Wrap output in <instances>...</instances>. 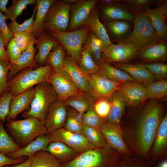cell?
Segmentation results:
<instances>
[{
    "mask_svg": "<svg viewBox=\"0 0 167 167\" xmlns=\"http://www.w3.org/2000/svg\"><path fill=\"white\" fill-rule=\"evenodd\" d=\"M161 106L156 101L151 102L141 116L137 131V139L139 148L143 154L149 152L155 138L161 122Z\"/></svg>",
    "mask_w": 167,
    "mask_h": 167,
    "instance_id": "cell-1",
    "label": "cell"
},
{
    "mask_svg": "<svg viewBox=\"0 0 167 167\" xmlns=\"http://www.w3.org/2000/svg\"><path fill=\"white\" fill-rule=\"evenodd\" d=\"M109 145L95 148L80 153L63 167H117L120 162L118 155Z\"/></svg>",
    "mask_w": 167,
    "mask_h": 167,
    "instance_id": "cell-2",
    "label": "cell"
},
{
    "mask_svg": "<svg viewBox=\"0 0 167 167\" xmlns=\"http://www.w3.org/2000/svg\"><path fill=\"white\" fill-rule=\"evenodd\" d=\"M33 67L24 69L8 81L6 90L13 96L18 95L40 83L47 82L53 71L52 67L49 64L40 66L36 69H33Z\"/></svg>",
    "mask_w": 167,
    "mask_h": 167,
    "instance_id": "cell-3",
    "label": "cell"
},
{
    "mask_svg": "<svg viewBox=\"0 0 167 167\" xmlns=\"http://www.w3.org/2000/svg\"><path fill=\"white\" fill-rule=\"evenodd\" d=\"M7 129L12 136L23 147L38 137L47 133L45 121L32 117L7 121Z\"/></svg>",
    "mask_w": 167,
    "mask_h": 167,
    "instance_id": "cell-4",
    "label": "cell"
},
{
    "mask_svg": "<svg viewBox=\"0 0 167 167\" xmlns=\"http://www.w3.org/2000/svg\"><path fill=\"white\" fill-rule=\"evenodd\" d=\"M35 94L28 111L22 112L25 118L32 117L44 121L49 108L58 99V96L52 86L47 82L36 84Z\"/></svg>",
    "mask_w": 167,
    "mask_h": 167,
    "instance_id": "cell-5",
    "label": "cell"
},
{
    "mask_svg": "<svg viewBox=\"0 0 167 167\" xmlns=\"http://www.w3.org/2000/svg\"><path fill=\"white\" fill-rule=\"evenodd\" d=\"M72 5L67 1H56L47 13L43 27L44 31H67Z\"/></svg>",
    "mask_w": 167,
    "mask_h": 167,
    "instance_id": "cell-6",
    "label": "cell"
},
{
    "mask_svg": "<svg viewBox=\"0 0 167 167\" xmlns=\"http://www.w3.org/2000/svg\"><path fill=\"white\" fill-rule=\"evenodd\" d=\"M90 31L87 27L69 32H47L63 46L69 56L77 63L83 45Z\"/></svg>",
    "mask_w": 167,
    "mask_h": 167,
    "instance_id": "cell-7",
    "label": "cell"
},
{
    "mask_svg": "<svg viewBox=\"0 0 167 167\" xmlns=\"http://www.w3.org/2000/svg\"><path fill=\"white\" fill-rule=\"evenodd\" d=\"M47 135L50 142H62L79 153L95 148L82 134L69 131L64 127L48 133Z\"/></svg>",
    "mask_w": 167,
    "mask_h": 167,
    "instance_id": "cell-8",
    "label": "cell"
},
{
    "mask_svg": "<svg viewBox=\"0 0 167 167\" xmlns=\"http://www.w3.org/2000/svg\"><path fill=\"white\" fill-rule=\"evenodd\" d=\"M47 82L53 87L58 100L64 102L69 97L83 92L74 84L63 70L51 73Z\"/></svg>",
    "mask_w": 167,
    "mask_h": 167,
    "instance_id": "cell-9",
    "label": "cell"
},
{
    "mask_svg": "<svg viewBox=\"0 0 167 167\" xmlns=\"http://www.w3.org/2000/svg\"><path fill=\"white\" fill-rule=\"evenodd\" d=\"M91 95L95 100L110 99L122 83L112 81L98 72L88 75Z\"/></svg>",
    "mask_w": 167,
    "mask_h": 167,
    "instance_id": "cell-10",
    "label": "cell"
},
{
    "mask_svg": "<svg viewBox=\"0 0 167 167\" xmlns=\"http://www.w3.org/2000/svg\"><path fill=\"white\" fill-rule=\"evenodd\" d=\"M139 49L130 44L122 42L111 44L105 52V62L123 63L135 58L138 54Z\"/></svg>",
    "mask_w": 167,
    "mask_h": 167,
    "instance_id": "cell-11",
    "label": "cell"
},
{
    "mask_svg": "<svg viewBox=\"0 0 167 167\" xmlns=\"http://www.w3.org/2000/svg\"><path fill=\"white\" fill-rule=\"evenodd\" d=\"M117 91L126 103L132 107L139 105L148 99L145 85L136 81L122 83Z\"/></svg>",
    "mask_w": 167,
    "mask_h": 167,
    "instance_id": "cell-12",
    "label": "cell"
},
{
    "mask_svg": "<svg viewBox=\"0 0 167 167\" xmlns=\"http://www.w3.org/2000/svg\"><path fill=\"white\" fill-rule=\"evenodd\" d=\"M68 106L64 102L57 100L52 103L45 120L47 133L63 127L66 120Z\"/></svg>",
    "mask_w": 167,
    "mask_h": 167,
    "instance_id": "cell-13",
    "label": "cell"
},
{
    "mask_svg": "<svg viewBox=\"0 0 167 167\" xmlns=\"http://www.w3.org/2000/svg\"><path fill=\"white\" fill-rule=\"evenodd\" d=\"M98 1L75 0L71 8V15L68 27L70 31L75 30L85 24Z\"/></svg>",
    "mask_w": 167,
    "mask_h": 167,
    "instance_id": "cell-14",
    "label": "cell"
},
{
    "mask_svg": "<svg viewBox=\"0 0 167 167\" xmlns=\"http://www.w3.org/2000/svg\"><path fill=\"white\" fill-rule=\"evenodd\" d=\"M99 130L110 146L122 153L131 154L123 139L121 128L114 126L104 120Z\"/></svg>",
    "mask_w": 167,
    "mask_h": 167,
    "instance_id": "cell-15",
    "label": "cell"
},
{
    "mask_svg": "<svg viewBox=\"0 0 167 167\" xmlns=\"http://www.w3.org/2000/svg\"><path fill=\"white\" fill-rule=\"evenodd\" d=\"M159 38L153 43L139 49L138 54L145 62L164 61L167 56V45Z\"/></svg>",
    "mask_w": 167,
    "mask_h": 167,
    "instance_id": "cell-16",
    "label": "cell"
},
{
    "mask_svg": "<svg viewBox=\"0 0 167 167\" xmlns=\"http://www.w3.org/2000/svg\"><path fill=\"white\" fill-rule=\"evenodd\" d=\"M63 70L79 89L90 94L88 75L80 69L76 62L69 55L65 56Z\"/></svg>",
    "mask_w": 167,
    "mask_h": 167,
    "instance_id": "cell-17",
    "label": "cell"
},
{
    "mask_svg": "<svg viewBox=\"0 0 167 167\" xmlns=\"http://www.w3.org/2000/svg\"><path fill=\"white\" fill-rule=\"evenodd\" d=\"M36 40L31 43L26 50L23 52L16 61L10 64L7 77V82L24 69L34 67L36 63L35 56L36 49L34 46Z\"/></svg>",
    "mask_w": 167,
    "mask_h": 167,
    "instance_id": "cell-18",
    "label": "cell"
},
{
    "mask_svg": "<svg viewBox=\"0 0 167 167\" xmlns=\"http://www.w3.org/2000/svg\"><path fill=\"white\" fill-rule=\"evenodd\" d=\"M34 94V88L32 87L13 96L11 102L10 112L6 121L14 119L19 114L27 109L30 105Z\"/></svg>",
    "mask_w": 167,
    "mask_h": 167,
    "instance_id": "cell-19",
    "label": "cell"
},
{
    "mask_svg": "<svg viewBox=\"0 0 167 167\" xmlns=\"http://www.w3.org/2000/svg\"><path fill=\"white\" fill-rule=\"evenodd\" d=\"M60 44L55 37L45 32L36 39L35 44L38 51L35 56V60L40 66L45 64L49 54L54 47Z\"/></svg>",
    "mask_w": 167,
    "mask_h": 167,
    "instance_id": "cell-20",
    "label": "cell"
},
{
    "mask_svg": "<svg viewBox=\"0 0 167 167\" xmlns=\"http://www.w3.org/2000/svg\"><path fill=\"white\" fill-rule=\"evenodd\" d=\"M167 11L166 4L156 8L147 9L144 11L161 39H166L167 36V28L165 23Z\"/></svg>",
    "mask_w": 167,
    "mask_h": 167,
    "instance_id": "cell-21",
    "label": "cell"
},
{
    "mask_svg": "<svg viewBox=\"0 0 167 167\" xmlns=\"http://www.w3.org/2000/svg\"><path fill=\"white\" fill-rule=\"evenodd\" d=\"M49 143L47 135H41L27 145L16 151L5 155L13 159L19 158L23 157H31L39 151H45Z\"/></svg>",
    "mask_w": 167,
    "mask_h": 167,
    "instance_id": "cell-22",
    "label": "cell"
},
{
    "mask_svg": "<svg viewBox=\"0 0 167 167\" xmlns=\"http://www.w3.org/2000/svg\"><path fill=\"white\" fill-rule=\"evenodd\" d=\"M114 66L127 72L136 81L144 85L156 79L143 64L116 63Z\"/></svg>",
    "mask_w": 167,
    "mask_h": 167,
    "instance_id": "cell-23",
    "label": "cell"
},
{
    "mask_svg": "<svg viewBox=\"0 0 167 167\" xmlns=\"http://www.w3.org/2000/svg\"><path fill=\"white\" fill-rule=\"evenodd\" d=\"M85 24L101 41L105 52L108 47L112 43L105 28L99 20L97 11L95 7Z\"/></svg>",
    "mask_w": 167,
    "mask_h": 167,
    "instance_id": "cell-24",
    "label": "cell"
},
{
    "mask_svg": "<svg viewBox=\"0 0 167 167\" xmlns=\"http://www.w3.org/2000/svg\"><path fill=\"white\" fill-rule=\"evenodd\" d=\"M55 0H36V10L34 20L32 32L35 37L38 38L45 32L44 23L48 11Z\"/></svg>",
    "mask_w": 167,
    "mask_h": 167,
    "instance_id": "cell-25",
    "label": "cell"
},
{
    "mask_svg": "<svg viewBox=\"0 0 167 167\" xmlns=\"http://www.w3.org/2000/svg\"><path fill=\"white\" fill-rule=\"evenodd\" d=\"M110 100L111 107L106 121L109 124L120 128L121 120L126 102L123 96L118 91L113 94Z\"/></svg>",
    "mask_w": 167,
    "mask_h": 167,
    "instance_id": "cell-26",
    "label": "cell"
},
{
    "mask_svg": "<svg viewBox=\"0 0 167 167\" xmlns=\"http://www.w3.org/2000/svg\"><path fill=\"white\" fill-rule=\"evenodd\" d=\"M96 64L99 66L105 60V52L101 41L92 32H88L84 43Z\"/></svg>",
    "mask_w": 167,
    "mask_h": 167,
    "instance_id": "cell-27",
    "label": "cell"
},
{
    "mask_svg": "<svg viewBox=\"0 0 167 167\" xmlns=\"http://www.w3.org/2000/svg\"><path fill=\"white\" fill-rule=\"evenodd\" d=\"M45 151L61 161L71 160L80 153L71 148L65 143L59 141L50 142Z\"/></svg>",
    "mask_w": 167,
    "mask_h": 167,
    "instance_id": "cell-28",
    "label": "cell"
},
{
    "mask_svg": "<svg viewBox=\"0 0 167 167\" xmlns=\"http://www.w3.org/2000/svg\"><path fill=\"white\" fill-rule=\"evenodd\" d=\"M94 101L89 93L83 92L69 97L64 102L67 106L83 114L93 105Z\"/></svg>",
    "mask_w": 167,
    "mask_h": 167,
    "instance_id": "cell-29",
    "label": "cell"
},
{
    "mask_svg": "<svg viewBox=\"0 0 167 167\" xmlns=\"http://www.w3.org/2000/svg\"><path fill=\"white\" fill-rule=\"evenodd\" d=\"M99 67V73L114 82L122 83L136 81L127 72L112 66L106 62H102Z\"/></svg>",
    "mask_w": 167,
    "mask_h": 167,
    "instance_id": "cell-30",
    "label": "cell"
},
{
    "mask_svg": "<svg viewBox=\"0 0 167 167\" xmlns=\"http://www.w3.org/2000/svg\"><path fill=\"white\" fill-rule=\"evenodd\" d=\"M102 12L105 19L110 21H132L135 17L127 10L115 5L105 6L102 8Z\"/></svg>",
    "mask_w": 167,
    "mask_h": 167,
    "instance_id": "cell-31",
    "label": "cell"
},
{
    "mask_svg": "<svg viewBox=\"0 0 167 167\" xmlns=\"http://www.w3.org/2000/svg\"><path fill=\"white\" fill-rule=\"evenodd\" d=\"M30 167H63L62 162L48 152L39 151L32 157Z\"/></svg>",
    "mask_w": 167,
    "mask_h": 167,
    "instance_id": "cell-32",
    "label": "cell"
},
{
    "mask_svg": "<svg viewBox=\"0 0 167 167\" xmlns=\"http://www.w3.org/2000/svg\"><path fill=\"white\" fill-rule=\"evenodd\" d=\"M66 55V50L60 43L50 52L46 59L45 64L50 65L54 71H61L63 70Z\"/></svg>",
    "mask_w": 167,
    "mask_h": 167,
    "instance_id": "cell-33",
    "label": "cell"
},
{
    "mask_svg": "<svg viewBox=\"0 0 167 167\" xmlns=\"http://www.w3.org/2000/svg\"><path fill=\"white\" fill-rule=\"evenodd\" d=\"M148 99H161L167 95V81L166 79L153 81L145 85Z\"/></svg>",
    "mask_w": 167,
    "mask_h": 167,
    "instance_id": "cell-34",
    "label": "cell"
},
{
    "mask_svg": "<svg viewBox=\"0 0 167 167\" xmlns=\"http://www.w3.org/2000/svg\"><path fill=\"white\" fill-rule=\"evenodd\" d=\"M83 125V114L68 106L67 116L63 127L69 131L82 134Z\"/></svg>",
    "mask_w": 167,
    "mask_h": 167,
    "instance_id": "cell-35",
    "label": "cell"
},
{
    "mask_svg": "<svg viewBox=\"0 0 167 167\" xmlns=\"http://www.w3.org/2000/svg\"><path fill=\"white\" fill-rule=\"evenodd\" d=\"M77 63L80 69L87 75L95 74L99 71V66L89 52L83 46Z\"/></svg>",
    "mask_w": 167,
    "mask_h": 167,
    "instance_id": "cell-36",
    "label": "cell"
},
{
    "mask_svg": "<svg viewBox=\"0 0 167 167\" xmlns=\"http://www.w3.org/2000/svg\"><path fill=\"white\" fill-rule=\"evenodd\" d=\"M149 20L147 16L144 12L138 14L134 19L132 31L127 38L122 42L134 45Z\"/></svg>",
    "mask_w": 167,
    "mask_h": 167,
    "instance_id": "cell-37",
    "label": "cell"
},
{
    "mask_svg": "<svg viewBox=\"0 0 167 167\" xmlns=\"http://www.w3.org/2000/svg\"><path fill=\"white\" fill-rule=\"evenodd\" d=\"M82 134L95 148H102L109 146L102 133L97 128L84 125Z\"/></svg>",
    "mask_w": 167,
    "mask_h": 167,
    "instance_id": "cell-38",
    "label": "cell"
},
{
    "mask_svg": "<svg viewBox=\"0 0 167 167\" xmlns=\"http://www.w3.org/2000/svg\"><path fill=\"white\" fill-rule=\"evenodd\" d=\"M12 2V4L7 8V11L3 14L7 19L14 22L28 5L36 3V0H13Z\"/></svg>",
    "mask_w": 167,
    "mask_h": 167,
    "instance_id": "cell-39",
    "label": "cell"
},
{
    "mask_svg": "<svg viewBox=\"0 0 167 167\" xmlns=\"http://www.w3.org/2000/svg\"><path fill=\"white\" fill-rule=\"evenodd\" d=\"M21 148L9 135L4 128L3 122L0 120V153L6 154Z\"/></svg>",
    "mask_w": 167,
    "mask_h": 167,
    "instance_id": "cell-40",
    "label": "cell"
},
{
    "mask_svg": "<svg viewBox=\"0 0 167 167\" xmlns=\"http://www.w3.org/2000/svg\"><path fill=\"white\" fill-rule=\"evenodd\" d=\"M159 38L149 20L134 45L140 49L153 43Z\"/></svg>",
    "mask_w": 167,
    "mask_h": 167,
    "instance_id": "cell-41",
    "label": "cell"
},
{
    "mask_svg": "<svg viewBox=\"0 0 167 167\" xmlns=\"http://www.w3.org/2000/svg\"><path fill=\"white\" fill-rule=\"evenodd\" d=\"M153 148L155 154H158L165 146L167 142V116L161 121L157 132Z\"/></svg>",
    "mask_w": 167,
    "mask_h": 167,
    "instance_id": "cell-42",
    "label": "cell"
},
{
    "mask_svg": "<svg viewBox=\"0 0 167 167\" xmlns=\"http://www.w3.org/2000/svg\"><path fill=\"white\" fill-rule=\"evenodd\" d=\"M107 25L110 32L118 40L121 39L126 35L130 28L129 23L123 20L109 21Z\"/></svg>",
    "mask_w": 167,
    "mask_h": 167,
    "instance_id": "cell-43",
    "label": "cell"
},
{
    "mask_svg": "<svg viewBox=\"0 0 167 167\" xmlns=\"http://www.w3.org/2000/svg\"><path fill=\"white\" fill-rule=\"evenodd\" d=\"M143 64L156 79H164L167 78V65L166 64L152 62Z\"/></svg>",
    "mask_w": 167,
    "mask_h": 167,
    "instance_id": "cell-44",
    "label": "cell"
},
{
    "mask_svg": "<svg viewBox=\"0 0 167 167\" xmlns=\"http://www.w3.org/2000/svg\"><path fill=\"white\" fill-rule=\"evenodd\" d=\"M93 107L99 117L104 120L106 119L111 107L110 99L101 98L95 100L93 103Z\"/></svg>",
    "mask_w": 167,
    "mask_h": 167,
    "instance_id": "cell-45",
    "label": "cell"
},
{
    "mask_svg": "<svg viewBox=\"0 0 167 167\" xmlns=\"http://www.w3.org/2000/svg\"><path fill=\"white\" fill-rule=\"evenodd\" d=\"M36 5L35 6L31 17L25 20L23 23L19 24L16 21L7 24L9 29L13 34L15 32L23 31L32 32L34 19L36 13Z\"/></svg>",
    "mask_w": 167,
    "mask_h": 167,
    "instance_id": "cell-46",
    "label": "cell"
},
{
    "mask_svg": "<svg viewBox=\"0 0 167 167\" xmlns=\"http://www.w3.org/2000/svg\"><path fill=\"white\" fill-rule=\"evenodd\" d=\"M13 37L22 53L26 51L31 43L36 39L32 32L26 31L15 32L13 34Z\"/></svg>",
    "mask_w": 167,
    "mask_h": 167,
    "instance_id": "cell-47",
    "label": "cell"
},
{
    "mask_svg": "<svg viewBox=\"0 0 167 167\" xmlns=\"http://www.w3.org/2000/svg\"><path fill=\"white\" fill-rule=\"evenodd\" d=\"M84 125L99 128L104 120L101 119L95 111L93 105L83 114Z\"/></svg>",
    "mask_w": 167,
    "mask_h": 167,
    "instance_id": "cell-48",
    "label": "cell"
},
{
    "mask_svg": "<svg viewBox=\"0 0 167 167\" xmlns=\"http://www.w3.org/2000/svg\"><path fill=\"white\" fill-rule=\"evenodd\" d=\"M13 96L11 93L6 90L0 97V120L3 122L6 121L8 115L10 104Z\"/></svg>",
    "mask_w": 167,
    "mask_h": 167,
    "instance_id": "cell-49",
    "label": "cell"
},
{
    "mask_svg": "<svg viewBox=\"0 0 167 167\" xmlns=\"http://www.w3.org/2000/svg\"><path fill=\"white\" fill-rule=\"evenodd\" d=\"M6 48L7 55L11 64L16 61L22 52L13 37L10 41Z\"/></svg>",
    "mask_w": 167,
    "mask_h": 167,
    "instance_id": "cell-50",
    "label": "cell"
},
{
    "mask_svg": "<svg viewBox=\"0 0 167 167\" xmlns=\"http://www.w3.org/2000/svg\"><path fill=\"white\" fill-rule=\"evenodd\" d=\"M10 68V66L0 58V97L6 89L7 77Z\"/></svg>",
    "mask_w": 167,
    "mask_h": 167,
    "instance_id": "cell-51",
    "label": "cell"
},
{
    "mask_svg": "<svg viewBox=\"0 0 167 167\" xmlns=\"http://www.w3.org/2000/svg\"><path fill=\"white\" fill-rule=\"evenodd\" d=\"M6 18L0 11V31L4 38L5 48L13 36V33L10 31L6 23Z\"/></svg>",
    "mask_w": 167,
    "mask_h": 167,
    "instance_id": "cell-52",
    "label": "cell"
},
{
    "mask_svg": "<svg viewBox=\"0 0 167 167\" xmlns=\"http://www.w3.org/2000/svg\"><path fill=\"white\" fill-rule=\"evenodd\" d=\"M28 158L23 157L19 158L13 159L8 157L4 154L0 153V167L17 165L23 162Z\"/></svg>",
    "mask_w": 167,
    "mask_h": 167,
    "instance_id": "cell-53",
    "label": "cell"
},
{
    "mask_svg": "<svg viewBox=\"0 0 167 167\" xmlns=\"http://www.w3.org/2000/svg\"><path fill=\"white\" fill-rule=\"evenodd\" d=\"M117 167H148L144 163L135 160L120 162Z\"/></svg>",
    "mask_w": 167,
    "mask_h": 167,
    "instance_id": "cell-54",
    "label": "cell"
},
{
    "mask_svg": "<svg viewBox=\"0 0 167 167\" xmlns=\"http://www.w3.org/2000/svg\"><path fill=\"white\" fill-rule=\"evenodd\" d=\"M122 1L131 6L138 7L146 6L150 4L152 2V1L149 0H124Z\"/></svg>",
    "mask_w": 167,
    "mask_h": 167,
    "instance_id": "cell-55",
    "label": "cell"
},
{
    "mask_svg": "<svg viewBox=\"0 0 167 167\" xmlns=\"http://www.w3.org/2000/svg\"><path fill=\"white\" fill-rule=\"evenodd\" d=\"M5 48L4 38L0 31V58L4 60L10 66V63L8 58Z\"/></svg>",
    "mask_w": 167,
    "mask_h": 167,
    "instance_id": "cell-56",
    "label": "cell"
},
{
    "mask_svg": "<svg viewBox=\"0 0 167 167\" xmlns=\"http://www.w3.org/2000/svg\"><path fill=\"white\" fill-rule=\"evenodd\" d=\"M32 161V157H28L26 160L16 165H6L4 167H30Z\"/></svg>",
    "mask_w": 167,
    "mask_h": 167,
    "instance_id": "cell-57",
    "label": "cell"
},
{
    "mask_svg": "<svg viewBox=\"0 0 167 167\" xmlns=\"http://www.w3.org/2000/svg\"><path fill=\"white\" fill-rule=\"evenodd\" d=\"M8 0H0V11L3 13L7 11L6 5L9 2Z\"/></svg>",
    "mask_w": 167,
    "mask_h": 167,
    "instance_id": "cell-58",
    "label": "cell"
},
{
    "mask_svg": "<svg viewBox=\"0 0 167 167\" xmlns=\"http://www.w3.org/2000/svg\"><path fill=\"white\" fill-rule=\"evenodd\" d=\"M101 3L105 6L114 5L115 3L122 2V0H102L99 1Z\"/></svg>",
    "mask_w": 167,
    "mask_h": 167,
    "instance_id": "cell-59",
    "label": "cell"
},
{
    "mask_svg": "<svg viewBox=\"0 0 167 167\" xmlns=\"http://www.w3.org/2000/svg\"><path fill=\"white\" fill-rule=\"evenodd\" d=\"M157 167H167V160H165L161 162Z\"/></svg>",
    "mask_w": 167,
    "mask_h": 167,
    "instance_id": "cell-60",
    "label": "cell"
}]
</instances>
